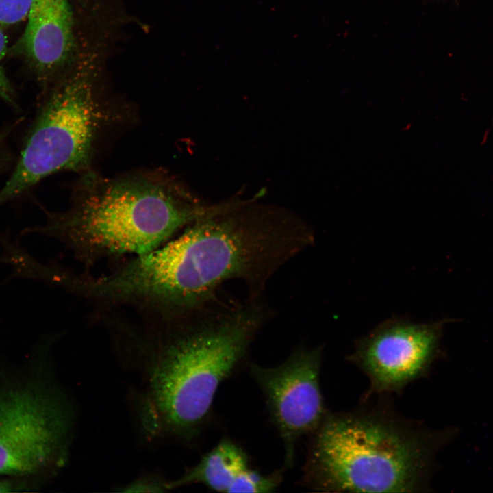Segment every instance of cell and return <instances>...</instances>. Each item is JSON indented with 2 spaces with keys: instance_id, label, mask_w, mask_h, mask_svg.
Here are the masks:
<instances>
[{
  "instance_id": "4fadbf2b",
  "label": "cell",
  "mask_w": 493,
  "mask_h": 493,
  "mask_svg": "<svg viewBox=\"0 0 493 493\" xmlns=\"http://www.w3.org/2000/svg\"><path fill=\"white\" fill-rule=\"evenodd\" d=\"M7 45L6 36L0 29V98L9 103L13 104L14 99V92L1 65V62L8 50Z\"/></svg>"
},
{
  "instance_id": "8992f818",
  "label": "cell",
  "mask_w": 493,
  "mask_h": 493,
  "mask_svg": "<svg viewBox=\"0 0 493 493\" xmlns=\"http://www.w3.org/2000/svg\"><path fill=\"white\" fill-rule=\"evenodd\" d=\"M69 419L60 399L45 390L0 391V475H34L61 462Z\"/></svg>"
},
{
  "instance_id": "9a60e30c",
  "label": "cell",
  "mask_w": 493,
  "mask_h": 493,
  "mask_svg": "<svg viewBox=\"0 0 493 493\" xmlns=\"http://www.w3.org/2000/svg\"><path fill=\"white\" fill-rule=\"evenodd\" d=\"M13 486L6 481H0V493L12 491Z\"/></svg>"
},
{
  "instance_id": "30bf717a",
  "label": "cell",
  "mask_w": 493,
  "mask_h": 493,
  "mask_svg": "<svg viewBox=\"0 0 493 493\" xmlns=\"http://www.w3.org/2000/svg\"><path fill=\"white\" fill-rule=\"evenodd\" d=\"M248 467L243 449L231 440L223 439L181 477L167 483V488L201 483L212 490L228 492L236 477Z\"/></svg>"
},
{
  "instance_id": "7c38bea8",
  "label": "cell",
  "mask_w": 493,
  "mask_h": 493,
  "mask_svg": "<svg viewBox=\"0 0 493 493\" xmlns=\"http://www.w3.org/2000/svg\"><path fill=\"white\" fill-rule=\"evenodd\" d=\"M33 0H0V25H11L27 18Z\"/></svg>"
},
{
  "instance_id": "52a82bcc",
  "label": "cell",
  "mask_w": 493,
  "mask_h": 493,
  "mask_svg": "<svg viewBox=\"0 0 493 493\" xmlns=\"http://www.w3.org/2000/svg\"><path fill=\"white\" fill-rule=\"evenodd\" d=\"M448 319L416 323L392 318L358 339L348 357L370 381L366 396L400 392L429 372Z\"/></svg>"
},
{
  "instance_id": "6da1fadb",
  "label": "cell",
  "mask_w": 493,
  "mask_h": 493,
  "mask_svg": "<svg viewBox=\"0 0 493 493\" xmlns=\"http://www.w3.org/2000/svg\"><path fill=\"white\" fill-rule=\"evenodd\" d=\"M244 203L202 217L183 233L121 266L123 295L152 315L173 317L215 299L223 282L243 281L259 298L274 273L312 241L290 214L242 209Z\"/></svg>"
},
{
  "instance_id": "5b68a950",
  "label": "cell",
  "mask_w": 493,
  "mask_h": 493,
  "mask_svg": "<svg viewBox=\"0 0 493 493\" xmlns=\"http://www.w3.org/2000/svg\"><path fill=\"white\" fill-rule=\"evenodd\" d=\"M93 55L81 58L55 79L13 173L0 190V204L56 172L91 170L100 137L126 115L101 92Z\"/></svg>"
},
{
  "instance_id": "5bb4252c",
  "label": "cell",
  "mask_w": 493,
  "mask_h": 493,
  "mask_svg": "<svg viewBox=\"0 0 493 493\" xmlns=\"http://www.w3.org/2000/svg\"><path fill=\"white\" fill-rule=\"evenodd\" d=\"M124 492H163L167 483H162L151 478H142L125 487Z\"/></svg>"
},
{
  "instance_id": "9c48e42d",
  "label": "cell",
  "mask_w": 493,
  "mask_h": 493,
  "mask_svg": "<svg viewBox=\"0 0 493 493\" xmlns=\"http://www.w3.org/2000/svg\"><path fill=\"white\" fill-rule=\"evenodd\" d=\"M25 29L14 51L42 80L56 79L72 66L76 55L73 12L70 0H33Z\"/></svg>"
},
{
  "instance_id": "277c9868",
  "label": "cell",
  "mask_w": 493,
  "mask_h": 493,
  "mask_svg": "<svg viewBox=\"0 0 493 493\" xmlns=\"http://www.w3.org/2000/svg\"><path fill=\"white\" fill-rule=\"evenodd\" d=\"M310 435L302 484L335 492H421L443 437L385 405L327 412Z\"/></svg>"
},
{
  "instance_id": "2e32d148",
  "label": "cell",
  "mask_w": 493,
  "mask_h": 493,
  "mask_svg": "<svg viewBox=\"0 0 493 493\" xmlns=\"http://www.w3.org/2000/svg\"><path fill=\"white\" fill-rule=\"evenodd\" d=\"M1 138H2L1 136H0V145H1Z\"/></svg>"
},
{
  "instance_id": "3957f363",
  "label": "cell",
  "mask_w": 493,
  "mask_h": 493,
  "mask_svg": "<svg viewBox=\"0 0 493 493\" xmlns=\"http://www.w3.org/2000/svg\"><path fill=\"white\" fill-rule=\"evenodd\" d=\"M79 175L69 207L49 214L36 230L60 240L88 265L148 253L197 220L227 207L203 204L180 181L158 170L114 177L91 170Z\"/></svg>"
},
{
  "instance_id": "ba28073f",
  "label": "cell",
  "mask_w": 493,
  "mask_h": 493,
  "mask_svg": "<svg viewBox=\"0 0 493 493\" xmlns=\"http://www.w3.org/2000/svg\"><path fill=\"white\" fill-rule=\"evenodd\" d=\"M322 352L321 347L300 348L278 366H250L282 440L286 468L293 465L299 439L312 434L327 412L320 387Z\"/></svg>"
},
{
  "instance_id": "7a4b0ae2",
  "label": "cell",
  "mask_w": 493,
  "mask_h": 493,
  "mask_svg": "<svg viewBox=\"0 0 493 493\" xmlns=\"http://www.w3.org/2000/svg\"><path fill=\"white\" fill-rule=\"evenodd\" d=\"M215 300V299H214ZM170 318H146L142 327L120 317L116 331L149 359L141 407L152 434L192 439L210 420L221 383L241 364L268 312L258 299L215 304Z\"/></svg>"
},
{
  "instance_id": "8fae6325",
  "label": "cell",
  "mask_w": 493,
  "mask_h": 493,
  "mask_svg": "<svg viewBox=\"0 0 493 493\" xmlns=\"http://www.w3.org/2000/svg\"><path fill=\"white\" fill-rule=\"evenodd\" d=\"M283 472V470H279L262 475L249 466L236 477L228 492H273L282 482Z\"/></svg>"
}]
</instances>
